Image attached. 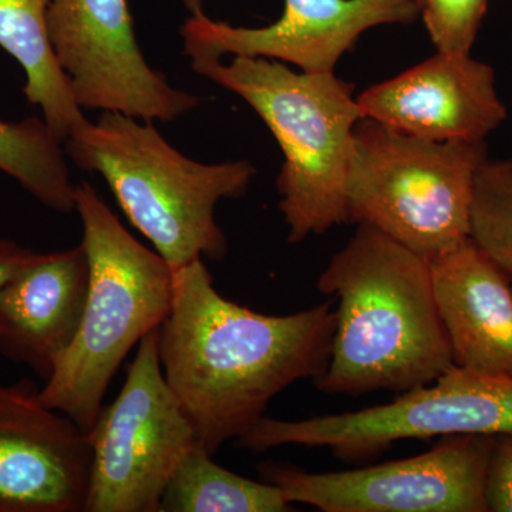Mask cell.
<instances>
[{"label": "cell", "mask_w": 512, "mask_h": 512, "mask_svg": "<svg viewBox=\"0 0 512 512\" xmlns=\"http://www.w3.org/2000/svg\"><path fill=\"white\" fill-rule=\"evenodd\" d=\"M173 275L158 355L198 444L214 456L245 436L279 393L325 372L338 318L333 301L285 316L244 308L220 295L202 259Z\"/></svg>", "instance_id": "1"}, {"label": "cell", "mask_w": 512, "mask_h": 512, "mask_svg": "<svg viewBox=\"0 0 512 512\" xmlns=\"http://www.w3.org/2000/svg\"><path fill=\"white\" fill-rule=\"evenodd\" d=\"M316 288L338 301L319 392L406 393L454 366L434 296L430 261L367 225L332 256Z\"/></svg>", "instance_id": "2"}, {"label": "cell", "mask_w": 512, "mask_h": 512, "mask_svg": "<svg viewBox=\"0 0 512 512\" xmlns=\"http://www.w3.org/2000/svg\"><path fill=\"white\" fill-rule=\"evenodd\" d=\"M67 158L100 174L134 225L171 269L195 259L220 261L228 241L215 220L222 200L247 194L254 165L247 160L202 164L185 157L154 128L103 111L64 141Z\"/></svg>", "instance_id": "3"}, {"label": "cell", "mask_w": 512, "mask_h": 512, "mask_svg": "<svg viewBox=\"0 0 512 512\" xmlns=\"http://www.w3.org/2000/svg\"><path fill=\"white\" fill-rule=\"evenodd\" d=\"M192 69L241 97L278 141L284 156L279 210L289 244L349 222L346 178L363 119L353 84L335 73L293 72L264 57L235 56Z\"/></svg>", "instance_id": "4"}, {"label": "cell", "mask_w": 512, "mask_h": 512, "mask_svg": "<svg viewBox=\"0 0 512 512\" xmlns=\"http://www.w3.org/2000/svg\"><path fill=\"white\" fill-rule=\"evenodd\" d=\"M76 211L90 266L86 308L40 399L89 434L123 360L167 319L174 275L163 256L121 225L92 185H76Z\"/></svg>", "instance_id": "5"}, {"label": "cell", "mask_w": 512, "mask_h": 512, "mask_svg": "<svg viewBox=\"0 0 512 512\" xmlns=\"http://www.w3.org/2000/svg\"><path fill=\"white\" fill-rule=\"evenodd\" d=\"M485 158V141L434 143L362 119L346 178L349 222L433 261L470 238L474 183Z\"/></svg>", "instance_id": "6"}, {"label": "cell", "mask_w": 512, "mask_h": 512, "mask_svg": "<svg viewBox=\"0 0 512 512\" xmlns=\"http://www.w3.org/2000/svg\"><path fill=\"white\" fill-rule=\"evenodd\" d=\"M456 434H512V376L454 365L433 386L417 387L382 406L296 421L264 416L235 444L251 453L289 444L322 447L340 460L360 461L399 440Z\"/></svg>", "instance_id": "7"}, {"label": "cell", "mask_w": 512, "mask_h": 512, "mask_svg": "<svg viewBox=\"0 0 512 512\" xmlns=\"http://www.w3.org/2000/svg\"><path fill=\"white\" fill-rule=\"evenodd\" d=\"M92 447L84 512H160L165 488L200 446L165 380L157 330L137 346L119 396L87 434Z\"/></svg>", "instance_id": "8"}, {"label": "cell", "mask_w": 512, "mask_h": 512, "mask_svg": "<svg viewBox=\"0 0 512 512\" xmlns=\"http://www.w3.org/2000/svg\"><path fill=\"white\" fill-rule=\"evenodd\" d=\"M494 443L495 436L456 434L427 453L379 466L309 473L265 463L261 474L289 503L325 512H484Z\"/></svg>", "instance_id": "9"}, {"label": "cell", "mask_w": 512, "mask_h": 512, "mask_svg": "<svg viewBox=\"0 0 512 512\" xmlns=\"http://www.w3.org/2000/svg\"><path fill=\"white\" fill-rule=\"evenodd\" d=\"M47 30L82 109L168 123L198 106L148 66L127 0H50Z\"/></svg>", "instance_id": "10"}, {"label": "cell", "mask_w": 512, "mask_h": 512, "mask_svg": "<svg viewBox=\"0 0 512 512\" xmlns=\"http://www.w3.org/2000/svg\"><path fill=\"white\" fill-rule=\"evenodd\" d=\"M284 5L281 18L262 28L190 16L181 37L191 67L231 55L264 57L306 73H333L367 30L410 25L420 16L416 0H284Z\"/></svg>", "instance_id": "11"}, {"label": "cell", "mask_w": 512, "mask_h": 512, "mask_svg": "<svg viewBox=\"0 0 512 512\" xmlns=\"http://www.w3.org/2000/svg\"><path fill=\"white\" fill-rule=\"evenodd\" d=\"M92 447L29 380L0 386V512H84Z\"/></svg>", "instance_id": "12"}, {"label": "cell", "mask_w": 512, "mask_h": 512, "mask_svg": "<svg viewBox=\"0 0 512 512\" xmlns=\"http://www.w3.org/2000/svg\"><path fill=\"white\" fill-rule=\"evenodd\" d=\"M363 119L434 143H478L507 119L490 64L436 55L357 97Z\"/></svg>", "instance_id": "13"}, {"label": "cell", "mask_w": 512, "mask_h": 512, "mask_svg": "<svg viewBox=\"0 0 512 512\" xmlns=\"http://www.w3.org/2000/svg\"><path fill=\"white\" fill-rule=\"evenodd\" d=\"M89 282L82 244L37 255L0 292V353L46 382L76 338Z\"/></svg>", "instance_id": "14"}, {"label": "cell", "mask_w": 512, "mask_h": 512, "mask_svg": "<svg viewBox=\"0 0 512 512\" xmlns=\"http://www.w3.org/2000/svg\"><path fill=\"white\" fill-rule=\"evenodd\" d=\"M430 271L454 365L512 376L510 276L471 238L430 261Z\"/></svg>", "instance_id": "15"}, {"label": "cell", "mask_w": 512, "mask_h": 512, "mask_svg": "<svg viewBox=\"0 0 512 512\" xmlns=\"http://www.w3.org/2000/svg\"><path fill=\"white\" fill-rule=\"evenodd\" d=\"M50 0H0V47L26 74L23 93L60 140L86 124L69 77L53 53L47 30Z\"/></svg>", "instance_id": "16"}, {"label": "cell", "mask_w": 512, "mask_h": 512, "mask_svg": "<svg viewBox=\"0 0 512 512\" xmlns=\"http://www.w3.org/2000/svg\"><path fill=\"white\" fill-rule=\"evenodd\" d=\"M291 505L281 488L232 473L198 446L165 488L160 512H286Z\"/></svg>", "instance_id": "17"}, {"label": "cell", "mask_w": 512, "mask_h": 512, "mask_svg": "<svg viewBox=\"0 0 512 512\" xmlns=\"http://www.w3.org/2000/svg\"><path fill=\"white\" fill-rule=\"evenodd\" d=\"M63 146L43 119L0 120V171L45 207L67 214L76 210V185Z\"/></svg>", "instance_id": "18"}, {"label": "cell", "mask_w": 512, "mask_h": 512, "mask_svg": "<svg viewBox=\"0 0 512 512\" xmlns=\"http://www.w3.org/2000/svg\"><path fill=\"white\" fill-rule=\"evenodd\" d=\"M470 238L512 279V157L478 168Z\"/></svg>", "instance_id": "19"}, {"label": "cell", "mask_w": 512, "mask_h": 512, "mask_svg": "<svg viewBox=\"0 0 512 512\" xmlns=\"http://www.w3.org/2000/svg\"><path fill=\"white\" fill-rule=\"evenodd\" d=\"M490 0H419L420 16L440 52L471 53Z\"/></svg>", "instance_id": "20"}, {"label": "cell", "mask_w": 512, "mask_h": 512, "mask_svg": "<svg viewBox=\"0 0 512 512\" xmlns=\"http://www.w3.org/2000/svg\"><path fill=\"white\" fill-rule=\"evenodd\" d=\"M488 511L512 512V434L495 436L485 476Z\"/></svg>", "instance_id": "21"}, {"label": "cell", "mask_w": 512, "mask_h": 512, "mask_svg": "<svg viewBox=\"0 0 512 512\" xmlns=\"http://www.w3.org/2000/svg\"><path fill=\"white\" fill-rule=\"evenodd\" d=\"M39 252L20 247L12 241L0 239V292L20 269L30 264Z\"/></svg>", "instance_id": "22"}, {"label": "cell", "mask_w": 512, "mask_h": 512, "mask_svg": "<svg viewBox=\"0 0 512 512\" xmlns=\"http://www.w3.org/2000/svg\"><path fill=\"white\" fill-rule=\"evenodd\" d=\"M185 9L190 12V16H201L204 13V0H181Z\"/></svg>", "instance_id": "23"}, {"label": "cell", "mask_w": 512, "mask_h": 512, "mask_svg": "<svg viewBox=\"0 0 512 512\" xmlns=\"http://www.w3.org/2000/svg\"><path fill=\"white\" fill-rule=\"evenodd\" d=\"M417 3H419V0H416Z\"/></svg>", "instance_id": "24"}, {"label": "cell", "mask_w": 512, "mask_h": 512, "mask_svg": "<svg viewBox=\"0 0 512 512\" xmlns=\"http://www.w3.org/2000/svg\"><path fill=\"white\" fill-rule=\"evenodd\" d=\"M511 288H512V282H511Z\"/></svg>", "instance_id": "25"}]
</instances>
